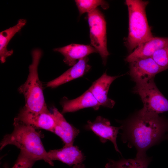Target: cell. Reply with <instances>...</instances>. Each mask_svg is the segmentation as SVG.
Wrapping results in <instances>:
<instances>
[{
	"instance_id": "obj_1",
	"label": "cell",
	"mask_w": 168,
	"mask_h": 168,
	"mask_svg": "<svg viewBox=\"0 0 168 168\" xmlns=\"http://www.w3.org/2000/svg\"><path fill=\"white\" fill-rule=\"evenodd\" d=\"M121 138L129 148L136 150V157L147 156V151L164 140L168 141V119L142 109L119 121Z\"/></svg>"
},
{
	"instance_id": "obj_2",
	"label": "cell",
	"mask_w": 168,
	"mask_h": 168,
	"mask_svg": "<svg viewBox=\"0 0 168 168\" xmlns=\"http://www.w3.org/2000/svg\"><path fill=\"white\" fill-rule=\"evenodd\" d=\"M14 130L6 135L0 143V150L8 145L16 146L36 161L43 160L51 166L54 163L49 158L42 142L40 133L33 126L15 118Z\"/></svg>"
},
{
	"instance_id": "obj_3",
	"label": "cell",
	"mask_w": 168,
	"mask_h": 168,
	"mask_svg": "<svg viewBox=\"0 0 168 168\" xmlns=\"http://www.w3.org/2000/svg\"><path fill=\"white\" fill-rule=\"evenodd\" d=\"M128 15V33L124 44L130 52L153 36L147 21L146 8L148 1L126 0Z\"/></svg>"
},
{
	"instance_id": "obj_4",
	"label": "cell",
	"mask_w": 168,
	"mask_h": 168,
	"mask_svg": "<svg viewBox=\"0 0 168 168\" xmlns=\"http://www.w3.org/2000/svg\"><path fill=\"white\" fill-rule=\"evenodd\" d=\"M31 54L32 62L29 67L27 78L19 87L18 91L24 97L25 108L36 112L48 111L38 73V67L42 53L40 49H35L32 51Z\"/></svg>"
},
{
	"instance_id": "obj_5",
	"label": "cell",
	"mask_w": 168,
	"mask_h": 168,
	"mask_svg": "<svg viewBox=\"0 0 168 168\" xmlns=\"http://www.w3.org/2000/svg\"><path fill=\"white\" fill-rule=\"evenodd\" d=\"M133 92L140 97L143 111L157 114L168 111V100L157 88L154 80L136 83Z\"/></svg>"
},
{
	"instance_id": "obj_6",
	"label": "cell",
	"mask_w": 168,
	"mask_h": 168,
	"mask_svg": "<svg viewBox=\"0 0 168 168\" xmlns=\"http://www.w3.org/2000/svg\"><path fill=\"white\" fill-rule=\"evenodd\" d=\"M91 45L100 55L105 65L110 55L107 45L106 23L103 13L97 8L88 13Z\"/></svg>"
},
{
	"instance_id": "obj_7",
	"label": "cell",
	"mask_w": 168,
	"mask_h": 168,
	"mask_svg": "<svg viewBox=\"0 0 168 168\" xmlns=\"http://www.w3.org/2000/svg\"><path fill=\"white\" fill-rule=\"evenodd\" d=\"M129 63V74L136 83L154 80L156 74L168 69V67L159 65L152 57L138 59Z\"/></svg>"
},
{
	"instance_id": "obj_8",
	"label": "cell",
	"mask_w": 168,
	"mask_h": 168,
	"mask_svg": "<svg viewBox=\"0 0 168 168\" xmlns=\"http://www.w3.org/2000/svg\"><path fill=\"white\" fill-rule=\"evenodd\" d=\"M86 130L92 131L98 136L100 142L105 143L108 140L112 142L116 151L121 154L117 143V138L121 127H116L111 125L110 121L101 116H97L91 122L89 120L85 126Z\"/></svg>"
},
{
	"instance_id": "obj_9",
	"label": "cell",
	"mask_w": 168,
	"mask_h": 168,
	"mask_svg": "<svg viewBox=\"0 0 168 168\" xmlns=\"http://www.w3.org/2000/svg\"><path fill=\"white\" fill-rule=\"evenodd\" d=\"M15 118L35 128L44 129L52 132L55 124L53 114L49 111L36 112L27 109L24 107L21 110Z\"/></svg>"
},
{
	"instance_id": "obj_10",
	"label": "cell",
	"mask_w": 168,
	"mask_h": 168,
	"mask_svg": "<svg viewBox=\"0 0 168 168\" xmlns=\"http://www.w3.org/2000/svg\"><path fill=\"white\" fill-rule=\"evenodd\" d=\"M120 76H111L104 73L95 81L88 89L101 106L112 108L115 101L108 97L109 87L112 82Z\"/></svg>"
},
{
	"instance_id": "obj_11",
	"label": "cell",
	"mask_w": 168,
	"mask_h": 168,
	"mask_svg": "<svg viewBox=\"0 0 168 168\" xmlns=\"http://www.w3.org/2000/svg\"><path fill=\"white\" fill-rule=\"evenodd\" d=\"M168 46V37H154L140 44L125 59L127 62L140 58L152 57L159 49Z\"/></svg>"
},
{
	"instance_id": "obj_12",
	"label": "cell",
	"mask_w": 168,
	"mask_h": 168,
	"mask_svg": "<svg viewBox=\"0 0 168 168\" xmlns=\"http://www.w3.org/2000/svg\"><path fill=\"white\" fill-rule=\"evenodd\" d=\"M52 114L55 122L52 132L61 138L64 146L73 145L75 138L80 133L79 130L68 123L56 108H53Z\"/></svg>"
},
{
	"instance_id": "obj_13",
	"label": "cell",
	"mask_w": 168,
	"mask_h": 168,
	"mask_svg": "<svg viewBox=\"0 0 168 168\" xmlns=\"http://www.w3.org/2000/svg\"><path fill=\"white\" fill-rule=\"evenodd\" d=\"M54 51L62 54L64 57V62L70 66H73L78 60L87 57L91 54L97 53L92 45L77 44H72L62 47L55 48Z\"/></svg>"
},
{
	"instance_id": "obj_14",
	"label": "cell",
	"mask_w": 168,
	"mask_h": 168,
	"mask_svg": "<svg viewBox=\"0 0 168 168\" xmlns=\"http://www.w3.org/2000/svg\"><path fill=\"white\" fill-rule=\"evenodd\" d=\"M87 57L79 60L71 68L56 78L48 82L47 87L56 88L72 80L82 77L88 72L91 67L88 64Z\"/></svg>"
},
{
	"instance_id": "obj_15",
	"label": "cell",
	"mask_w": 168,
	"mask_h": 168,
	"mask_svg": "<svg viewBox=\"0 0 168 168\" xmlns=\"http://www.w3.org/2000/svg\"><path fill=\"white\" fill-rule=\"evenodd\" d=\"M48 153L52 161L58 160L70 166L82 163L85 159L83 154L76 146H64L59 149L50 150Z\"/></svg>"
},
{
	"instance_id": "obj_16",
	"label": "cell",
	"mask_w": 168,
	"mask_h": 168,
	"mask_svg": "<svg viewBox=\"0 0 168 168\" xmlns=\"http://www.w3.org/2000/svg\"><path fill=\"white\" fill-rule=\"evenodd\" d=\"M61 105L63 114L74 112L88 107L97 110L101 106L89 89L76 99L71 100L65 99L62 102Z\"/></svg>"
},
{
	"instance_id": "obj_17",
	"label": "cell",
	"mask_w": 168,
	"mask_h": 168,
	"mask_svg": "<svg viewBox=\"0 0 168 168\" xmlns=\"http://www.w3.org/2000/svg\"><path fill=\"white\" fill-rule=\"evenodd\" d=\"M26 23L25 19H20L14 26L1 32L0 33V59L2 63H4L6 58L12 55V49L8 50L7 47L9 42L16 34L19 32Z\"/></svg>"
},
{
	"instance_id": "obj_18",
	"label": "cell",
	"mask_w": 168,
	"mask_h": 168,
	"mask_svg": "<svg viewBox=\"0 0 168 168\" xmlns=\"http://www.w3.org/2000/svg\"><path fill=\"white\" fill-rule=\"evenodd\" d=\"M152 160V157L147 156L133 159L122 158L118 161L110 159L105 168H147Z\"/></svg>"
},
{
	"instance_id": "obj_19",
	"label": "cell",
	"mask_w": 168,
	"mask_h": 168,
	"mask_svg": "<svg viewBox=\"0 0 168 168\" xmlns=\"http://www.w3.org/2000/svg\"><path fill=\"white\" fill-rule=\"evenodd\" d=\"M80 15L89 12L100 6L104 9H107L109 7L108 3L101 0H75Z\"/></svg>"
},
{
	"instance_id": "obj_20",
	"label": "cell",
	"mask_w": 168,
	"mask_h": 168,
	"mask_svg": "<svg viewBox=\"0 0 168 168\" xmlns=\"http://www.w3.org/2000/svg\"><path fill=\"white\" fill-rule=\"evenodd\" d=\"M35 161L27 154L21 151L15 164L11 168H32Z\"/></svg>"
},
{
	"instance_id": "obj_21",
	"label": "cell",
	"mask_w": 168,
	"mask_h": 168,
	"mask_svg": "<svg viewBox=\"0 0 168 168\" xmlns=\"http://www.w3.org/2000/svg\"><path fill=\"white\" fill-rule=\"evenodd\" d=\"M152 58L160 66L168 67V46L156 51Z\"/></svg>"
},
{
	"instance_id": "obj_22",
	"label": "cell",
	"mask_w": 168,
	"mask_h": 168,
	"mask_svg": "<svg viewBox=\"0 0 168 168\" xmlns=\"http://www.w3.org/2000/svg\"><path fill=\"white\" fill-rule=\"evenodd\" d=\"M73 168H86V167L84 164L81 163L73 166Z\"/></svg>"
}]
</instances>
